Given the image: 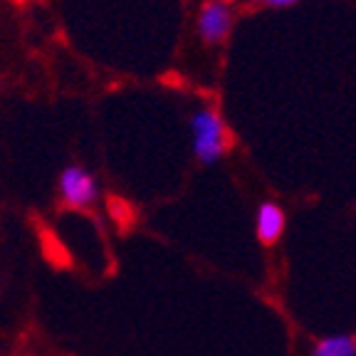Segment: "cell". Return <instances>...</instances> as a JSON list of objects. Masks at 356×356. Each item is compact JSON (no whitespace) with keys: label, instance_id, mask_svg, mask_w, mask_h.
<instances>
[{"label":"cell","instance_id":"cell-6","mask_svg":"<svg viewBox=\"0 0 356 356\" xmlns=\"http://www.w3.org/2000/svg\"><path fill=\"white\" fill-rule=\"evenodd\" d=\"M255 3H270V6L284 8V6H292V3H297V0H255Z\"/></svg>","mask_w":356,"mask_h":356},{"label":"cell","instance_id":"cell-1","mask_svg":"<svg viewBox=\"0 0 356 356\" xmlns=\"http://www.w3.org/2000/svg\"><path fill=\"white\" fill-rule=\"evenodd\" d=\"M230 144H233V136L228 124L222 122V117L213 106H203L195 111L191 119V146H193V156L203 166L220 161L230 151Z\"/></svg>","mask_w":356,"mask_h":356},{"label":"cell","instance_id":"cell-3","mask_svg":"<svg viewBox=\"0 0 356 356\" xmlns=\"http://www.w3.org/2000/svg\"><path fill=\"white\" fill-rule=\"evenodd\" d=\"M195 28L203 42L218 44L228 38L230 28H233V10H230L228 0H208L198 10V20Z\"/></svg>","mask_w":356,"mask_h":356},{"label":"cell","instance_id":"cell-2","mask_svg":"<svg viewBox=\"0 0 356 356\" xmlns=\"http://www.w3.org/2000/svg\"><path fill=\"white\" fill-rule=\"evenodd\" d=\"M57 195H60L62 206L70 208V211H89V208L97 206L102 191L97 184L95 173L84 166H67L60 173V181H57Z\"/></svg>","mask_w":356,"mask_h":356},{"label":"cell","instance_id":"cell-4","mask_svg":"<svg viewBox=\"0 0 356 356\" xmlns=\"http://www.w3.org/2000/svg\"><path fill=\"white\" fill-rule=\"evenodd\" d=\"M284 225H287V218H284V211L273 203V200H267L257 208V216H255V233L257 240L262 245H273L282 238L284 233Z\"/></svg>","mask_w":356,"mask_h":356},{"label":"cell","instance_id":"cell-5","mask_svg":"<svg viewBox=\"0 0 356 356\" xmlns=\"http://www.w3.org/2000/svg\"><path fill=\"white\" fill-rule=\"evenodd\" d=\"M309 356H356V339L349 334L324 337L312 346Z\"/></svg>","mask_w":356,"mask_h":356}]
</instances>
